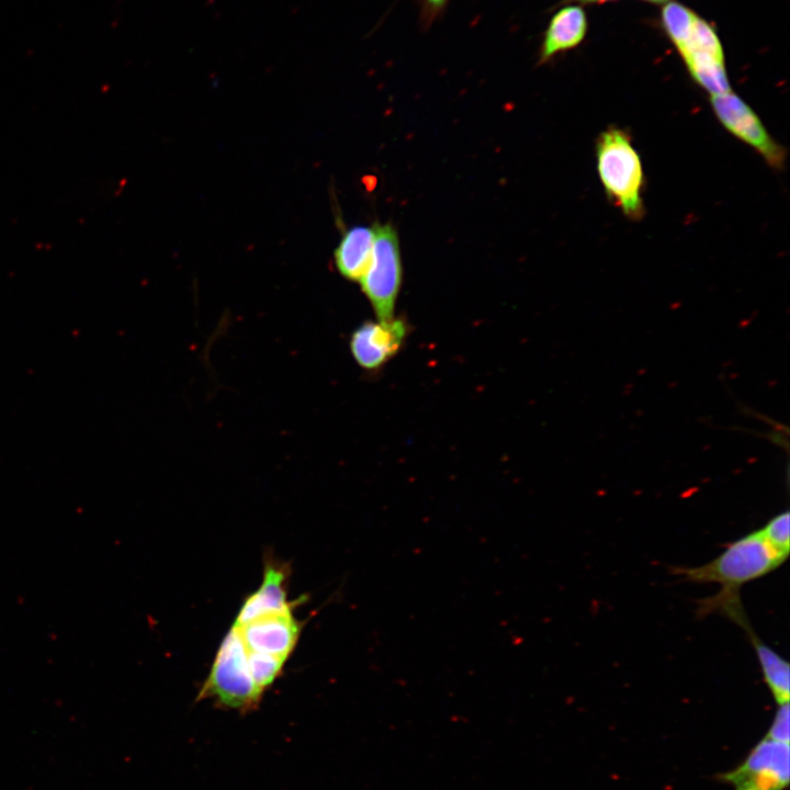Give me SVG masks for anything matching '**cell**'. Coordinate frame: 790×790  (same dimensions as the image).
Returning a JSON list of instances; mask_svg holds the SVG:
<instances>
[{
  "instance_id": "1",
  "label": "cell",
  "mask_w": 790,
  "mask_h": 790,
  "mask_svg": "<svg viewBox=\"0 0 790 790\" xmlns=\"http://www.w3.org/2000/svg\"><path fill=\"white\" fill-rule=\"evenodd\" d=\"M785 561L756 530L727 543L712 561L695 567H674L672 573L687 582L719 584L721 590L701 600L698 613L719 612L738 625L747 619L740 597L742 586L774 572Z\"/></svg>"
},
{
  "instance_id": "2",
  "label": "cell",
  "mask_w": 790,
  "mask_h": 790,
  "mask_svg": "<svg viewBox=\"0 0 790 790\" xmlns=\"http://www.w3.org/2000/svg\"><path fill=\"white\" fill-rule=\"evenodd\" d=\"M597 171L609 202L630 221L645 214L644 173L631 135L617 126L601 132L596 139Z\"/></svg>"
},
{
  "instance_id": "3",
  "label": "cell",
  "mask_w": 790,
  "mask_h": 790,
  "mask_svg": "<svg viewBox=\"0 0 790 790\" xmlns=\"http://www.w3.org/2000/svg\"><path fill=\"white\" fill-rule=\"evenodd\" d=\"M247 653L239 630L233 625L217 650L196 700L212 699L221 708L242 713L253 711L263 692L251 677Z\"/></svg>"
},
{
  "instance_id": "4",
  "label": "cell",
  "mask_w": 790,
  "mask_h": 790,
  "mask_svg": "<svg viewBox=\"0 0 790 790\" xmlns=\"http://www.w3.org/2000/svg\"><path fill=\"white\" fill-rule=\"evenodd\" d=\"M373 228L371 259L359 282L379 320L386 321L394 318L403 278L399 241L391 224L375 223Z\"/></svg>"
},
{
  "instance_id": "5",
  "label": "cell",
  "mask_w": 790,
  "mask_h": 790,
  "mask_svg": "<svg viewBox=\"0 0 790 790\" xmlns=\"http://www.w3.org/2000/svg\"><path fill=\"white\" fill-rule=\"evenodd\" d=\"M712 110L722 126L736 138L755 149L775 170H782L786 148L768 133L758 115L732 90L710 95Z\"/></svg>"
},
{
  "instance_id": "6",
  "label": "cell",
  "mask_w": 790,
  "mask_h": 790,
  "mask_svg": "<svg viewBox=\"0 0 790 790\" xmlns=\"http://www.w3.org/2000/svg\"><path fill=\"white\" fill-rule=\"evenodd\" d=\"M723 778L735 790H783L789 783V744L765 737Z\"/></svg>"
},
{
  "instance_id": "7",
  "label": "cell",
  "mask_w": 790,
  "mask_h": 790,
  "mask_svg": "<svg viewBox=\"0 0 790 790\" xmlns=\"http://www.w3.org/2000/svg\"><path fill=\"white\" fill-rule=\"evenodd\" d=\"M406 336L407 324L402 318L365 321L352 331L350 351L362 369L377 370L400 350Z\"/></svg>"
},
{
  "instance_id": "8",
  "label": "cell",
  "mask_w": 790,
  "mask_h": 790,
  "mask_svg": "<svg viewBox=\"0 0 790 790\" xmlns=\"http://www.w3.org/2000/svg\"><path fill=\"white\" fill-rule=\"evenodd\" d=\"M236 628L248 651L287 659L297 644L302 624L290 612L258 618Z\"/></svg>"
},
{
  "instance_id": "9",
  "label": "cell",
  "mask_w": 790,
  "mask_h": 790,
  "mask_svg": "<svg viewBox=\"0 0 790 790\" xmlns=\"http://www.w3.org/2000/svg\"><path fill=\"white\" fill-rule=\"evenodd\" d=\"M289 574L287 564L266 561L262 583L255 592L247 596L234 625L241 627L258 618L292 612L295 605L287 600Z\"/></svg>"
},
{
  "instance_id": "10",
  "label": "cell",
  "mask_w": 790,
  "mask_h": 790,
  "mask_svg": "<svg viewBox=\"0 0 790 790\" xmlns=\"http://www.w3.org/2000/svg\"><path fill=\"white\" fill-rule=\"evenodd\" d=\"M588 20L579 5H566L551 18L539 50V64H545L561 53L577 47L585 38Z\"/></svg>"
},
{
  "instance_id": "11",
  "label": "cell",
  "mask_w": 790,
  "mask_h": 790,
  "mask_svg": "<svg viewBox=\"0 0 790 790\" xmlns=\"http://www.w3.org/2000/svg\"><path fill=\"white\" fill-rule=\"evenodd\" d=\"M690 76L725 65L719 35L708 21L698 16L689 35L677 48Z\"/></svg>"
},
{
  "instance_id": "12",
  "label": "cell",
  "mask_w": 790,
  "mask_h": 790,
  "mask_svg": "<svg viewBox=\"0 0 790 790\" xmlns=\"http://www.w3.org/2000/svg\"><path fill=\"white\" fill-rule=\"evenodd\" d=\"M373 242V226H353L345 232L334 252L336 268L345 279L361 280L371 259Z\"/></svg>"
},
{
  "instance_id": "13",
  "label": "cell",
  "mask_w": 790,
  "mask_h": 790,
  "mask_svg": "<svg viewBox=\"0 0 790 790\" xmlns=\"http://www.w3.org/2000/svg\"><path fill=\"white\" fill-rule=\"evenodd\" d=\"M757 655L764 681L778 704L789 703L790 666L789 663L765 644L753 628L745 630Z\"/></svg>"
},
{
  "instance_id": "14",
  "label": "cell",
  "mask_w": 790,
  "mask_h": 790,
  "mask_svg": "<svg viewBox=\"0 0 790 790\" xmlns=\"http://www.w3.org/2000/svg\"><path fill=\"white\" fill-rule=\"evenodd\" d=\"M698 16L693 10L679 2L670 1L664 4L661 13L662 26L676 48L687 38Z\"/></svg>"
},
{
  "instance_id": "15",
  "label": "cell",
  "mask_w": 790,
  "mask_h": 790,
  "mask_svg": "<svg viewBox=\"0 0 790 790\" xmlns=\"http://www.w3.org/2000/svg\"><path fill=\"white\" fill-rule=\"evenodd\" d=\"M247 661L256 686L263 692L281 675L287 659L270 654L248 651Z\"/></svg>"
},
{
  "instance_id": "16",
  "label": "cell",
  "mask_w": 790,
  "mask_h": 790,
  "mask_svg": "<svg viewBox=\"0 0 790 790\" xmlns=\"http://www.w3.org/2000/svg\"><path fill=\"white\" fill-rule=\"evenodd\" d=\"M789 511L785 510L770 518L759 529L761 537L783 560H787L790 552Z\"/></svg>"
},
{
  "instance_id": "17",
  "label": "cell",
  "mask_w": 790,
  "mask_h": 790,
  "mask_svg": "<svg viewBox=\"0 0 790 790\" xmlns=\"http://www.w3.org/2000/svg\"><path fill=\"white\" fill-rule=\"evenodd\" d=\"M789 703L779 704L778 711L766 735L767 738L789 744Z\"/></svg>"
},
{
  "instance_id": "18",
  "label": "cell",
  "mask_w": 790,
  "mask_h": 790,
  "mask_svg": "<svg viewBox=\"0 0 790 790\" xmlns=\"http://www.w3.org/2000/svg\"><path fill=\"white\" fill-rule=\"evenodd\" d=\"M449 0H421V22L422 26H430L432 22L441 14L447 7Z\"/></svg>"
},
{
  "instance_id": "19",
  "label": "cell",
  "mask_w": 790,
  "mask_h": 790,
  "mask_svg": "<svg viewBox=\"0 0 790 790\" xmlns=\"http://www.w3.org/2000/svg\"><path fill=\"white\" fill-rule=\"evenodd\" d=\"M642 1L653 3V4H666V3L670 2L672 0H642Z\"/></svg>"
},
{
  "instance_id": "20",
  "label": "cell",
  "mask_w": 790,
  "mask_h": 790,
  "mask_svg": "<svg viewBox=\"0 0 790 790\" xmlns=\"http://www.w3.org/2000/svg\"><path fill=\"white\" fill-rule=\"evenodd\" d=\"M576 1L586 2V3H588V2H596V0H576Z\"/></svg>"
},
{
  "instance_id": "21",
  "label": "cell",
  "mask_w": 790,
  "mask_h": 790,
  "mask_svg": "<svg viewBox=\"0 0 790 790\" xmlns=\"http://www.w3.org/2000/svg\"><path fill=\"white\" fill-rule=\"evenodd\" d=\"M606 1H613V0H596V2H606Z\"/></svg>"
}]
</instances>
